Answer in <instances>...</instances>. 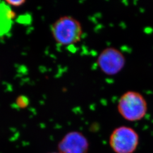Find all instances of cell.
Wrapping results in <instances>:
<instances>
[{"label":"cell","instance_id":"cell-6","mask_svg":"<svg viewBox=\"0 0 153 153\" xmlns=\"http://www.w3.org/2000/svg\"><path fill=\"white\" fill-rule=\"evenodd\" d=\"M29 104V100L26 97L21 96L16 100V105L19 108H25Z\"/></svg>","mask_w":153,"mask_h":153},{"label":"cell","instance_id":"cell-8","mask_svg":"<svg viewBox=\"0 0 153 153\" xmlns=\"http://www.w3.org/2000/svg\"></svg>","mask_w":153,"mask_h":153},{"label":"cell","instance_id":"cell-4","mask_svg":"<svg viewBox=\"0 0 153 153\" xmlns=\"http://www.w3.org/2000/svg\"><path fill=\"white\" fill-rule=\"evenodd\" d=\"M126 57L123 53L115 47L103 49L97 58V64L100 71L108 76L119 73L126 65Z\"/></svg>","mask_w":153,"mask_h":153},{"label":"cell","instance_id":"cell-7","mask_svg":"<svg viewBox=\"0 0 153 153\" xmlns=\"http://www.w3.org/2000/svg\"><path fill=\"white\" fill-rule=\"evenodd\" d=\"M5 2L7 5L12 6L14 7H19L23 5L26 2V1L23 0H20V1L7 0V1H6Z\"/></svg>","mask_w":153,"mask_h":153},{"label":"cell","instance_id":"cell-1","mask_svg":"<svg viewBox=\"0 0 153 153\" xmlns=\"http://www.w3.org/2000/svg\"><path fill=\"white\" fill-rule=\"evenodd\" d=\"M51 31L55 42L65 46L76 44L83 35L81 23L70 16H61L56 20L51 27Z\"/></svg>","mask_w":153,"mask_h":153},{"label":"cell","instance_id":"cell-5","mask_svg":"<svg viewBox=\"0 0 153 153\" xmlns=\"http://www.w3.org/2000/svg\"><path fill=\"white\" fill-rule=\"evenodd\" d=\"M89 143L88 139L78 131L68 132L59 142V153H88Z\"/></svg>","mask_w":153,"mask_h":153},{"label":"cell","instance_id":"cell-2","mask_svg":"<svg viewBox=\"0 0 153 153\" xmlns=\"http://www.w3.org/2000/svg\"><path fill=\"white\" fill-rule=\"evenodd\" d=\"M117 111L126 120L137 121L142 120L146 115L148 104L141 93L135 91H128L119 99Z\"/></svg>","mask_w":153,"mask_h":153},{"label":"cell","instance_id":"cell-3","mask_svg":"<svg viewBox=\"0 0 153 153\" xmlns=\"http://www.w3.org/2000/svg\"><path fill=\"white\" fill-rule=\"evenodd\" d=\"M139 140V135L134 129L120 126L112 131L109 144L114 153H134L138 146Z\"/></svg>","mask_w":153,"mask_h":153}]
</instances>
